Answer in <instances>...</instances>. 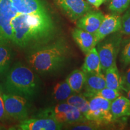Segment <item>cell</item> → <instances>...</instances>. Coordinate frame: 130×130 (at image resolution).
Masks as SVG:
<instances>
[{
  "instance_id": "obj_18",
  "label": "cell",
  "mask_w": 130,
  "mask_h": 130,
  "mask_svg": "<svg viewBox=\"0 0 130 130\" xmlns=\"http://www.w3.org/2000/svg\"><path fill=\"white\" fill-rule=\"evenodd\" d=\"M86 73L82 70L76 69L72 71L65 80L75 93H79L83 89L86 81Z\"/></svg>"
},
{
  "instance_id": "obj_12",
  "label": "cell",
  "mask_w": 130,
  "mask_h": 130,
  "mask_svg": "<svg viewBox=\"0 0 130 130\" xmlns=\"http://www.w3.org/2000/svg\"><path fill=\"white\" fill-rule=\"evenodd\" d=\"M104 15L100 11L90 10L77 21V28L94 34L99 28Z\"/></svg>"
},
{
  "instance_id": "obj_7",
  "label": "cell",
  "mask_w": 130,
  "mask_h": 130,
  "mask_svg": "<svg viewBox=\"0 0 130 130\" xmlns=\"http://www.w3.org/2000/svg\"><path fill=\"white\" fill-rule=\"evenodd\" d=\"M21 14L12 0H0V40L13 42L11 21Z\"/></svg>"
},
{
  "instance_id": "obj_24",
  "label": "cell",
  "mask_w": 130,
  "mask_h": 130,
  "mask_svg": "<svg viewBox=\"0 0 130 130\" xmlns=\"http://www.w3.org/2000/svg\"><path fill=\"white\" fill-rule=\"evenodd\" d=\"M120 61L124 65L130 64V38L122 42Z\"/></svg>"
},
{
  "instance_id": "obj_23",
  "label": "cell",
  "mask_w": 130,
  "mask_h": 130,
  "mask_svg": "<svg viewBox=\"0 0 130 130\" xmlns=\"http://www.w3.org/2000/svg\"><path fill=\"white\" fill-rule=\"evenodd\" d=\"M130 0H110L108 9L114 13L120 14L128 9Z\"/></svg>"
},
{
  "instance_id": "obj_2",
  "label": "cell",
  "mask_w": 130,
  "mask_h": 130,
  "mask_svg": "<svg viewBox=\"0 0 130 130\" xmlns=\"http://www.w3.org/2000/svg\"><path fill=\"white\" fill-rule=\"evenodd\" d=\"M69 48L63 39L30 48L27 56L29 65L37 72L52 73L67 62Z\"/></svg>"
},
{
  "instance_id": "obj_26",
  "label": "cell",
  "mask_w": 130,
  "mask_h": 130,
  "mask_svg": "<svg viewBox=\"0 0 130 130\" xmlns=\"http://www.w3.org/2000/svg\"><path fill=\"white\" fill-rule=\"evenodd\" d=\"M119 31L123 35L130 36V9L121 17V27Z\"/></svg>"
},
{
  "instance_id": "obj_8",
  "label": "cell",
  "mask_w": 130,
  "mask_h": 130,
  "mask_svg": "<svg viewBox=\"0 0 130 130\" xmlns=\"http://www.w3.org/2000/svg\"><path fill=\"white\" fill-rule=\"evenodd\" d=\"M3 97L5 110L9 117L16 120L26 119L28 111L25 97L10 93L3 94Z\"/></svg>"
},
{
  "instance_id": "obj_6",
  "label": "cell",
  "mask_w": 130,
  "mask_h": 130,
  "mask_svg": "<svg viewBox=\"0 0 130 130\" xmlns=\"http://www.w3.org/2000/svg\"><path fill=\"white\" fill-rule=\"evenodd\" d=\"M89 110L86 118L96 121L105 126L115 121L110 111L111 102L100 96L94 95L88 98Z\"/></svg>"
},
{
  "instance_id": "obj_30",
  "label": "cell",
  "mask_w": 130,
  "mask_h": 130,
  "mask_svg": "<svg viewBox=\"0 0 130 130\" xmlns=\"http://www.w3.org/2000/svg\"><path fill=\"white\" fill-rule=\"evenodd\" d=\"M126 95H127L128 99L130 101V90H129L126 92Z\"/></svg>"
},
{
  "instance_id": "obj_9",
  "label": "cell",
  "mask_w": 130,
  "mask_h": 130,
  "mask_svg": "<svg viewBox=\"0 0 130 130\" xmlns=\"http://www.w3.org/2000/svg\"><path fill=\"white\" fill-rule=\"evenodd\" d=\"M57 6L69 18L77 21L91 10V6L84 0H54Z\"/></svg>"
},
{
  "instance_id": "obj_3",
  "label": "cell",
  "mask_w": 130,
  "mask_h": 130,
  "mask_svg": "<svg viewBox=\"0 0 130 130\" xmlns=\"http://www.w3.org/2000/svg\"><path fill=\"white\" fill-rule=\"evenodd\" d=\"M5 87L10 93L30 98L38 90V80L30 68L17 63L8 71Z\"/></svg>"
},
{
  "instance_id": "obj_11",
  "label": "cell",
  "mask_w": 130,
  "mask_h": 130,
  "mask_svg": "<svg viewBox=\"0 0 130 130\" xmlns=\"http://www.w3.org/2000/svg\"><path fill=\"white\" fill-rule=\"evenodd\" d=\"M121 27V16L119 14L113 13L104 15L100 27L93 34L96 45L108 35L119 31Z\"/></svg>"
},
{
  "instance_id": "obj_1",
  "label": "cell",
  "mask_w": 130,
  "mask_h": 130,
  "mask_svg": "<svg viewBox=\"0 0 130 130\" xmlns=\"http://www.w3.org/2000/svg\"><path fill=\"white\" fill-rule=\"evenodd\" d=\"M13 43L22 48H33L51 41L56 27L50 13L21 14L11 21Z\"/></svg>"
},
{
  "instance_id": "obj_21",
  "label": "cell",
  "mask_w": 130,
  "mask_h": 130,
  "mask_svg": "<svg viewBox=\"0 0 130 130\" xmlns=\"http://www.w3.org/2000/svg\"><path fill=\"white\" fill-rule=\"evenodd\" d=\"M74 93H75L65 80L56 84L53 89V96L56 101L62 102L65 101L70 96Z\"/></svg>"
},
{
  "instance_id": "obj_27",
  "label": "cell",
  "mask_w": 130,
  "mask_h": 130,
  "mask_svg": "<svg viewBox=\"0 0 130 130\" xmlns=\"http://www.w3.org/2000/svg\"><path fill=\"white\" fill-rule=\"evenodd\" d=\"M121 78L122 90L126 92L130 90V68L121 76Z\"/></svg>"
},
{
  "instance_id": "obj_10",
  "label": "cell",
  "mask_w": 130,
  "mask_h": 130,
  "mask_svg": "<svg viewBox=\"0 0 130 130\" xmlns=\"http://www.w3.org/2000/svg\"><path fill=\"white\" fill-rule=\"evenodd\" d=\"M63 125L53 118L39 116L37 118L24 119L13 128L19 130H59Z\"/></svg>"
},
{
  "instance_id": "obj_4",
  "label": "cell",
  "mask_w": 130,
  "mask_h": 130,
  "mask_svg": "<svg viewBox=\"0 0 130 130\" xmlns=\"http://www.w3.org/2000/svg\"><path fill=\"white\" fill-rule=\"evenodd\" d=\"M122 35L120 31L114 32L97 43L96 48L100 56L103 72L116 64V58L122 42Z\"/></svg>"
},
{
  "instance_id": "obj_20",
  "label": "cell",
  "mask_w": 130,
  "mask_h": 130,
  "mask_svg": "<svg viewBox=\"0 0 130 130\" xmlns=\"http://www.w3.org/2000/svg\"><path fill=\"white\" fill-rule=\"evenodd\" d=\"M9 42L0 40V75L9 69L11 62L12 52Z\"/></svg>"
},
{
  "instance_id": "obj_25",
  "label": "cell",
  "mask_w": 130,
  "mask_h": 130,
  "mask_svg": "<svg viewBox=\"0 0 130 130\" xmlns=\"http://www.w3.org/2000/svg\"><path fill=\"white\" fill-rule=\"evenodd\" d=\"M95 95L100 96L104 98L105 100L111 102L119 96L120 95H121V93L120 91L105 87L104 89H102V90L99 91L98 92H97L95 94Z\"/></svg>"
},
{
  "instance_id": "obj_22",
  "label": "cell",
  "mask_w": 130,
  "mask_h": 130,
  "mask_svg": "<svg viewBox=\"0 0 130 130\" xmlns=\"http://www.w3.org/2000/svg\"><path fill=\"white\" fill-rule=\"evenodd\" d=\"M104 127L101 123L98 122L96 121L86 120L85 121L75 123V124L66 125L67 129H75V130H95L101 129Z\"/></svg>"
},
{
  "instance_id": "obj_13",
  "label": "cell",
  "mask_w": 130,
  "mask_h": 130,
  "mask_svg": "<svg viewBox=\"0 0 130 130\" xmlns=\"http://www.w3.org/2000/svg\"><path fill=\"white\" fill-rule=\"evenodd\" d=\"M84 85L83 95L88 98L95 95L99 91L106 87L104 74L96 73H87Z\"/></svg>"
},
{
  "instance_id": "obj_15",
  "label": "cell",
  "mask_w": 130,
  "mask_h": 130,
  "mask_svg": "<svg viewBox=\"0 0 130 130\" xmlns=\"http://www.w3.org/2000/svg\"><path fill=\"white\" fill-rule=\"evenodd\" d=\"M81 70L86 74L102 73L100 58L96 47L92 48L88 53L86 54L85 59L81 67Z\"/></svg>"
},
{
  "instance_id": "obj_17",
  "label": "cell",
  "mask_w": 130,
  "mask_h": 130,
  "mask_svg": "<svg viewBox=\"0 0 130 130\" xmlns=\"http://www.w3.org/2000/svg\"><path fill=\"white\" fill-rule=\"evenodd\" d=\"M106 87L119 91L122 90V78L116 64L108 68L104 72Z\"/></svg>"
},
{
  "instance_id": "obj_5",
  "label": "cell",
  "mask_w": 130,
  "mask_h": 130,
  "mask_svg": "<svg viewBox=\"0 0 130 130\" xmlns=\"http://www.w3.org/2000/svg\"><path fill=\"white\" fill-rule=\"evenodd\" d=\"M39 116L53 118L63 126L75 124L87 120L77 108L66 102L43 110Z\"/></svg>"
},
{
  "instance_id": "obj_28",
  "label": "cell",
  "mask_w": 130,
  "mask_h": 130,
  "mask_svg": "<svg viewBox=\"0 0 130 130\" xmlns=\"http://www.w3.org/2000/svg\"><path fill=\"white\" fill-rule=\"evenodd\" d=\"M9 117L6 113L4 108V100H3V94L0 91V121H4L7 119Z\"/></svg>"
},
{
  "instance_id": "obj_32",
  "label": "cell",
  "mask_w": 130,
  "mask_h": 130,
  "mask_svg": "<svg viewBox=\"0 0 130 130\" xmlns=\"http://www.w3.org/2000/svg\"><path fill=\"white\" fill-rule=\"evenodd\" d=\"M103 1H104V3H107L108 2V1H110V0H103Z\"/></svg>"
},
{
  "instance_id": "obj_14",
  "label": "cell",
  "mask_w": 130,
  "mask_h": 130,
  "mask_svg": "<svg viewBox=\"0 0 130 130\" xmlns=\"http://www.w3.org/2000/svg\"><path fill=\"white\" fill-rule=\"evenodd\" d=\"M72 36L81 51L85 55L96 46L93 34L82 29L77 27L74 28L72 31Z\"/></svg>"
},
{
  "instance_id": "obj_16",
  "label": "cell",
  "mask_w": 130,
  "mask_h": 130,
  "mask_svg": "<svg viewBox=\"0 0 130 130\" xmlns=\"http://www.w3.org/2000/svg\"><path fill=\"white\" fill-rule=\"evenodd\" d=\"M110 111L114 119L130 116V101L127 97L120 95L111 102Z\"/></svg>"
},
{
  "instance_id": "obj_19",
  "label": "cell",
  "mask_w": 130,
  "mask_h": 130,
  "mask_svg": "<svg viewBox=\"0 0 130 130\" xmlns=\"http://www.w3.org/2000/svg\"><path fill=\"white\" fill-rule=\"evenodd\" d=\"M64 102L77 108L85 118L87 116L89 110V102L83 94H73Z\"/></svg>"
},
{
  "instance_id": "obj_31",
  "label": "cell",
  "mask_w": 130,
  "mask_h": 130,
  "mask_svg": "<svg viewBox=\"0 0 130 130\" xmlns=\"http://www.w3.org/2000/svg\"><path fill=\"white\" fill-rule=\"evenodd\" d=\"M4 129V127H3V126L2 125H1V124H0V130H1V129Z\"/></svg>"
},
{
  "instance_id": "obj_29",
  "label": "cell",
  "mask_w": 130,
  "mask_h": 130,
  "mask_svg": "<svg viewBox=\"0 0 130 130\" xmlns=\"http://www.w3.org/2000/svg\"><path fill=\"white\" fill-rule=\"evenodd\" d=\"M90 4H92L96 8H99L104 3L103 0H87Z\"/></svg>"
}]
</instances>
